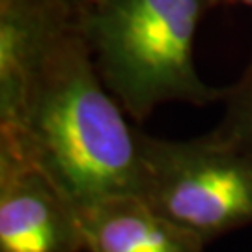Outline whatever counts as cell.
Instances as JSON below:
<instances>
[{
  "label": "cell",
  "instance_id": "cell-1",
  "mask_svg": "<svg viewBox=\"0 0 252 252\" xmlns=\"http://www.w3.org/2000/svg\"><path fill=\"white\" fill-rule=\"evenodd\" d=\"M0 138L15 142L79 213L105 198L138 196L142 131L101 81L79 17L51 41Z\"/></svg>",
  "mask_w": 252,
  "mask_h": 252
},
{
  "label": "cell",
  "instance_id": "cell-2",
  "mask_svg": "<svg viewBox=\"0 0 252 252\" xmlns=\"http://www.w3.org/2000/svg\"><path fill=\"white\" fill-rule=\"evenodd\" d=\"M213 0H90L79 30L101 81L142 124L164 103H222L226 88L202 81L194 37Z\"/></svg>",
  "mask_w": 252,
  "mask_h": 252
},
{
  "label": "cell",
  "instance_id": "cell-3",
  "mask_svg": "<svg viewBox=\"0 0 252 252\" xmlns=\"http://www.w3.org/2000/svg\"><path fill=\"white\" fill-rule=\"evenodd\" d=\"M138 196L209 245L252 226V152L219 127L189 140L142 131Z\"/></svg>",
  "mask_w": 252,
  "mask_h": 252
},
{
  "label": "cell",
  "instance_id": "cell-4",
  "mask_svg": "<svg viewBox=\"0 0 252 252\" xmlns=\"http://www.w3.org/2000/svg\"><path fill=\"white\" fill-rule=\"evenodd\" d=\"M0 252H84L79 209L6 138H0Z\"/></svg>",
  "mask_w": 252,
  "mask_h": 252
},
{
  "label": "cell",
  "instance_id": "cell-5",
  "mask_svg": "<svg viewBox=\"0 0 252 252\" xmlns=\"http://www.w3.org/2000/svg\"><path fill=\"white\" fill-rule=\"evenodd\" d=\"M79 13L62 0H0V127L17 120L51 41Z\"/></svg>",
  "mask_w": 252,
  "mask_h": 252
},
{
  "label": "cell",
  "instance_id": "cell-6",
  "mask_svg": "<svg viewBox=\"0 0 252 252\" xmlns=\"http://www.w3.org/2000/svg\"><path fill=\"white\" fill-rule=\"evenodd\" d=\"M84 252H204L206 243L136 194L105 198L81 211Z\"/></svg>",
  "mask_w": 252,
  "mask_h": 252
},
{
  "label": "cell",
  "instance_id": "cell-7",
  "mask_svg": "<svg viewBox=\"0 0 252 252\" xmlns=\"http://www.w3.org/2000/svg\"><path fill=\"white\" fill-rule=\"evenodd\" d=\"M222 103L224 116L217 127L252 152V53L243 75L226 86Z\"/></svg>",
  "mask_w": 252,
  "mask_h": 252
},
{
  "label": "cell",
  "instance_id": "cell-8",
  "mask_svg": "<svg viewBox=\"0 0 252 252\" xmlns=\"http://www.w3.org/2000/svg\"><path fill=\"white\" fill-rule=\"evenodd\" d=\"M215 8H224V6H245L252 9V0H213Z\"/></svg>",
  "mask_w": 252,
  "mask_h": 252
},
{
  "label": "cell",
  "instance_id": "cell-9",
  "mask_svg": "<svg viewBox=\"0 0 252 252\" xmlns=\"http://www.w3.org/2000/svg\"><path fill=\"white\" fill-rule=\"evenodd\" d=\"M62 2H67V4H71L73 8H77V9H82L90 0H62Z\"/></svg>",
  "mask_w": 252,
  "mask_h": 252
}]
</instances>
